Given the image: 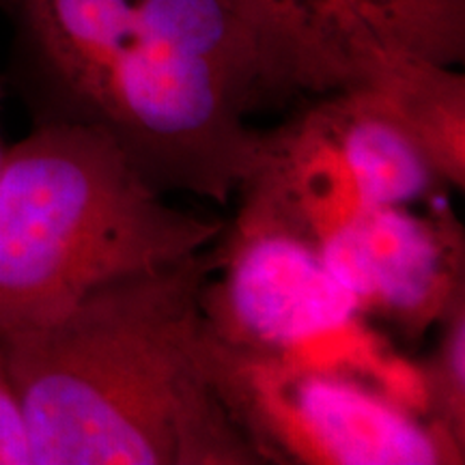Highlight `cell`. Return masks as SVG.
Returning <instances> with one entry per match:
<instances>
[{"label":"cell","instance_id":"12","mask_svg":"<svg viewBox=\"0 0 465 465\" xmlns=\"http://www.w3.org/2000/svg\"><path fill=\"white\" fill-rule=\"evenodd\" d=\"M3 97H5V86H3V80H0V106H3ZM5 151H7V147H5V144H3V136H0V164H3Z\"/></svg>","mask_w":465,"mask_h":465},{"label":"cell","instance_id":"11","mask_svg":"<svg viewBox=\"0 0 465 465\" xmlns=\"http://www.w3.org/2000/svg\"><path fill=\"white\" fill-rule=\"evenodd\" d=\"M0 465H33L25 410L17 397L3 342H0Z\"/></svg>","mask_w":465,"mask_h":465},{"label":"cell","instance_id":"9","mask_svg":"<svg viewBox=\"0 0 465 465\" xmlns=\"http://www.w3.org/2000/svg\"><path fill=\"white\" fill-rule=\"evenodd\" d=\"M391 100L449 188H465V75L424 58L394 56L369 75Z\"/></svg>","mask_w":465,"mask_h":465},{"label":"cell","instance_id":"3","mask_svg":"<svg viewBox=\"0 0 465 465\" xmlns=\"http://www.w3.org/2000/svg\"><path fill=\"white\" fill-rule=\"evenodd\" d=\"M226 220L168 205L108 130L35 124L0 164V339L104 284L212 246Z\"/></svg>","mask_w":465,"mask_h":465},{"label":"cell","instance_id":"6","mask_svg":"<svg viewBox=\"0 0 465 465\" xmlns=\"http://www.w3.org/2000/svg\"><path fill=\"white\" fill-rule=\"evenodd\" d=\"M300 95L358 84L388 58L457 67L465 0H243Z\"/></svg>","mask_w":465,"mask_h":465},{"label":"cell","instance_id":"8","mask_svg":"<svg viewBox=\"0 0 465 465\" xmlns=\"http://www.w3.org/2000/svg\"><path fill=\"white\" fill-rule=\"evenodd\" d=\"M311 108L339 144L371 207H414L449 188L371 78L319 95Z\"/></svg>","mask_w":465,"mask_h":465},{"label":"cell","instance_id":"4","mask_svg":"<svg viewBox=\"0 0 465 465\" xmlns=\"http://www.w3.org/2000/svg\"><path fill=\"white\" fill-rule=\"evenodd\" d=\"M242 194L201 293L207 334L223 345L375 386L391 356L325 265L317 242L252 192Z\"/></svg>","mask_w":465,"mask_h":465},{"label":"cell","instance_id":"1","mask_svg":"<svg viewBox=\"0 0 465 465\" xmlns=\"http://www.w3.org/2000/svg\"><path fill=\"white\" fill-rule=\"evenodd\" d=\"M35 124L108 130L160 192L229 203L257 173L254 110L300 95L243 0H0Z\"/></svg>","mask_w":465,"mask_h":465},{"label":"cell","instance_id":"5","mask_svg":"<svg viewBox=\"0 0 465 465\" xmlns=\"http://www.w3.org/2000/svg\"><path fill=\"white\" fill-rule=\"evenodd\" d=\"M207 373L261 465H457L465 444L353 377L235 349L205 330Z\"/></svg>","mask_w":465,"mask_h":465},{"label":"cell","instance_id":"2","mask_svg":"<svg viewBox=\"0 0 465 465\" xmlns=\"http://www.w3.org/2000/svg\"><path fill=\"white\" fill-rule=\"evenodd\" d=\"M216 242L0 339L33 465H261L207 373L201 293Z\"/></svg>","mask_w":465,"mask_h":465},{"label":"cell","instance_id":"10","mask_svg":"<svg viewBox=\"0 0 465 465\" xmlns=\"http://www.w3.org/2000/svg\"><path fill=\"white\" fill-rule=\"evenodd\" d=\"M440 339L420 366L424 416L465 444V291L440 319Z\"/></svg>","mask_w":465,"mask_h":465},{"label":"cell","instance_id":"7","mask_svg":"<svg viewBox=\"0 0 465 465\" xmlns=\"http://www.w3.org/2000/svg\"><path fill=\"white\" fill-rule=\"evenodd\" d=\"M325 265L366 322L422 339L465 291L463 226L449 207H369L319 243Z\"/></svg>","mask_w":465,"mask_h":465}]
</instances>
